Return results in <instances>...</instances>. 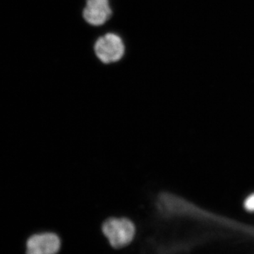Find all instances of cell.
<instances>
[{
	"instance_id": "7a4b0ae2",
	"label": "cell",
	"mask_w": 254,
	"mask_h": 254,
	"mask_svg": "<svg viewBox=\"0 0 254 254\" xmlns=\"http://www.w3.org/2000/svg\"><path fill=\"white\" fill-rule=\"evenodd\" d=\"M95 55L104 64L117 63L123 58L125 46L121 37L109 33L100 37L94 46Z\"/></svg>"
},
{
	"instance_id": "5b68a950",
	"label": "cell",
	"mask_w": 254,
	"mask_h": 254,
	"mask_svg": "<svg viewBox=\"0 0 254 254\" xmlns=\"http://www.w3.org/2000/svg\"><path fill=\"white\" fill-rule=\"evenodd\" d=\"M245 208L249 211H254V194L251 195L245 202Z\"/></svg>"
},
{
	"instance_id": "3957f363",
	"label": "cell",
	"mask_w": 254,
	"mask_h": 254,
	"mask_svg": "<svg viewBox=\"0 0 254 254\" xmlns=\"http://www.w3.org/2000/svg\"><path fill=\"white\" fill-rule=\"evenodd\" d=\"M61 247L60 237L55 232H39L28 237L26 254H58Z\"/></svg>"
},
{
	"instance_id": "6da1fadb",
	"label": "cell",
	"mask_w": 254,
	"mask_h": 254,
	"mask_svg": "<svg viewBox=\"0 0 254 254\" xmlns=\"http://www.w3.org/2000/svg\"><path fill=\"white\" fill-rule=\"evenodd\" d=\"M102 232L114 249L125 248L134 240L136 225L127 218H110L102 225Z\"/></svg>"
},
{
	"instance_id": "277c9868",
	"label": "cell",
	"mask_w": 254,
	"mask_h": 254,
	"mask_svg": "<svg viewBox=\"0 0 254 254\" xmlns=\"http://www.w3.org/2000/svg\"><path fill=\"white\" fill-rule=\"evenodd\" d=\"M112 14L109 0H86L83 17L91 26H100L109 20Z\"/></svg>"
}]
</instances>
